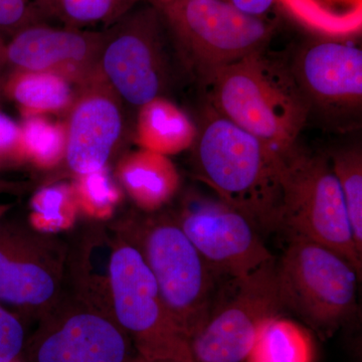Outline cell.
<instances>
[{
    "label": "cell",
    "mask_w": 362,
    "mask_h": 362,
    "mask_svg": "<svg viewBox=\"0 0 362 362\" xmlns=\"http://www.w3.org/2000/svg\"><path fill=\"white\" fill-rule=\"evenodd\" d=\"M112 317L137 356L148 361L194 362L189 339L162 300L153 274L133 242L118 243L109 257Z\"/></svg>",
    "instance_id": "obj_5"
},
{
    "label": "cell",
    "mask_w": 362,
    "mask_h": 362,
    "mask_svg": "<svg viewBox=\"0 0 362 362\" xmlns=\"http://www.w3.org/2000/svg\"><path fill=\"white\" fill-rule=\"evenodd\" d=\"M59 292V276L47 259L33 258L23 233L0 226V303L23 309L51 306Z\"/></svg>",
    "instance_id": "obj_15"
},
{
    "label": "cell",
    "mask_w": 362,
    "mask_h": 362,
    "mask_svg": "<svg viewBox=\"0 0 362 362\" xmlns=\"http://www.w3.org/2000/svg\"><path fill=\"white\" fill-rule=\"evenodd\" d=\"M331 166L339 183L350 226L362 252V156L358 149H342L333 154Z\"/></svg>",
    "instance_id": "obj_24"
},
{
    "label": "cell",
    "mask_w": 362,
    "mask_h": 362,
    "mask_svg": "<svg viewBox=\"0 0 362 362\" xmlns=\"http://www.w3.org/2000/svg\"><path fill=\"white\" fill-rule=\"evenodd\" d=\"M175 220L221 280L250 277L276 264L258 226L220 199H194Z\"/></svg>",
    "instance_id": "obj_10"
},
{
    "label": "cell",
    "mask_w": 362,
    "mask_h": 362,
    "mask_svg": "<svg viewBox=\"0 0 362 362\" xmlns=\"http://www.w3.org/2000/svg\"><path fill=\"white\" fill-rule=\"evenodd\" d=\"M6 185H4V182H1V181H0V190L4 189V188H6Z\"/></svg>",
    "instance_id": "obj_33"
},
{
    "label": "cell",
    "mask_w": 362,
    "mask_h": 362,
    "mask_svg": "<svg viewBox=\"0 0 362 362\" xmlns=\"http://www.w3.org/2000/svg\"><path fill=\"white\" fill-rule=\"evenodd\" d=\"M23 162L21 123L0 110V166Z\"/></svg>",
    "instance_id": "obj_27"
},
{
    "label": "cell",
    "mask_w": 362,
    "mask_h": 362,
    "mask_svg": "<svg viewBox=\"0 0 362 362\" xmlns=\"http://www.w3.org/2000/svg\"><path fill=\"white\" fill-rule=\"evenodd\" d=\"M131 341L111 314L94 308L52 313L28 344L30 362H129Z\"/></svg>",
    "instance_id": "obj_12"
},
{
    "label": "cell",
    "mask_w": 362,
    "mask_h": 362,
    "mask_svg": "<svg viewBox=\"0 0 362 362\" xmlns=\"http://www.w3.org/2000/svg\"><path fill=\"white\" fill-rule=\"evenodd\" d=\"M213 110L268 145L282 159L297 148L310 106L292 71L264 51L206 78Z\"/></svg>",
    "instance_id": "obj_2"
},
{
    "label": "cell",
    "mask_w": 362,
    "mask_h": 362,
    "mask_svg": "<svg viewBox=\"0 0 362 362\" xmlns=\"http://www.w3.org/2000/svg\"><path fill=\"white\" fill-rule=\"evenodd\" d=\"M129 362H176L171 361H148V359L143 358V357L139 356H136L132 357V359Z\"/></svg>",
    "instance_id": "obj_29"
},
{
    "label": "cell",
    "mask_w": 362,
    "mask_h": 362,
    "mask_svg": "<svg viewBox=\"0 0 362 362\" xmlns=\"http://www.w3.org/2000/svg\"><path fill=\"white\" fill-rule=\"evenodd\" d=\"M105 30L33 23L6 40L4 59L13 70L54 73L78 89L99 77Z\"/></svg>",
    "instance_id": "obj_11"
},
{
    "label": "cell",
    "mask_w": 362,
    "mask_h": 362,
    "mask_svg": "<svg viewBox=\"0 0 362 362\" xmlns=\"http://www.w3.org/2000/svg\"><path fill=\"white\" fill-rule=\"evenodd\" d=\"M21 149L25 162L40 169H52L65 161V122L49 117H30L21 123Z\"/></svg>",
    "instance_id": "obj_21"
},
{
    "label": "cell",
    "mask_w": 362,
    "mask_h": 362,
    "mask_svg": "<svg viewBox=\"0 0 362 362\" xmlns=\"http://www.w3.org/2000/svg\"><path fill=\"white\" fill-rule=\"evenodd\" d=\"M122 103L101 75L78 89L65 122V161L74 175L107 168L122 139Z\"/></svg>",
    "instance_id": "obj_13"
},
{
    "label": "cell",
    "mask_w": 362,
    "mask_h": 362,
    "mask_svg": "<svg viewBox=\"0 0 362 362\" xmlns=\"http://www.w3.org/2000/svg\"><path fill=\"white\" fill-rule=\"evenodd\" d=\"M49 1H52V0H39V1L37 2V8L40 6H45V4H47V2Z\"/></svg>",
    "instance_id": "obj_32"
},
{
    "label": "cell",
    "mask_w": 362,
    "mask_h": 362,
    "mask_svg": "<svg viewBox=\"0 0 362 362\" xmlns=\"http://www.w3.org/2000/svg\"><path fill=\"white\" fill-rule=\"evenodd\" d=\"M9 206H6V204H0V218L6 214V211H8Z\"/></svg>",
    "instance_id": "obj_30"
},
{
    "label": "cell",
    "mask_w": 362,
    "mask_h": 362,
    "mask_svg": "<svg viewBox=\"0 0 362 362\" xmlns=\"http://www.w3.org/2000/svg\"><path fill=\"white\" fill-rule=\"evenodd\" d=\"M42 18L32 0H0V37L9 39L26 26L40 23Z\"/></svg>",
    "instance_id": "obj_25"
},
{
    "label": "cell",
    "mask_w": 362,
    "mask_h": 362,
    "mask_svg": "<svg viewBox=\"0 0 362 362\" xmlns=\"http://www.w3.org/2000/svg\"><path fill=\"white\" fill-rule=\"evenodd\" d=\"M361 277L337 252L296 233H289L284 254L276 264L284 308L323 331L337 329L354 315Z\"/></svg>",
    "instance_id": "obj_4"
},
{
    "label": "cell",
    "mask_w": 362,
    "mask_h": 362,
    "mask_svg": "<svg viewBox=\"0 0 362 362\" xmlns=\"http://www.w3.org/2000/svg\"><path fill=\"white\" fill-rule=\"evenodd\" d=\"M116 175L124 192L147 213L165 206L180 185V173L168 156L141 148L122 157Z\"/></svg>",
    "instance_id": "obj_16"
},
{
    "label": "cell",
    "mask_w": 362,
    "mask_h": 362,
    "mask_svg": "<svg viewBox=\"0 0 362 362\" xmlns=\"http://www.w3.org/2000/svg\"><path fill=\"white\" fill-rule=\"evenodd\" d=\"M197 128L185 112L164 97L143 105L136 121L139 148L170 156L194 146Z\"/></svg>",
    "instance_id": "obj_17"
},
{
    "label": "cell",
    "mask_w": 362,
    "mask_h": 362,
    "mask_svg": "<svg viewBox=\"0 0 362 362\" xmlns=\"http://www.w3.org/2000/svg\"><path fill=\"white\" fill-rule=\"evenodd\" d=\"M78 211L73 185L57 183L33 194L30 223L40 233L63 232L75 225Z\"/></svg>",
    "instance_id": "obj_22"
},
{
    "label": "cell",
    "mask_w": 362,
    "mask_h": 362,
    "mask_svg": "<svg viewBox=\"0 0 362 362\" xmlns=\"http://www.w3.org/2000/svg\"><path fill=\"white\" fill-rule=\"evenodd\" d=\"M310 333L281 314L267 319L259 328L246 362H314Z\"/></svg>",
    "instance_id": "obj_19"
},
{
    "label": "cell",
    "mask_w": 362,
    "mask_h": 362,
    "mask_svg": "<svg viewBox=\"0 0 362 362\" xmlns=\"http://www.w3.org/2000/svg\"><path fill=\"white\" fill-rule=\"evenodd\" d=\"M281 183L280 228L337 252L361 275L362 252L331 162L296 148L283 162Z\"/></svg>",
    "instance_id": "obj_6"
},
{
    "label": "cell",
    "mask_w": 362,
    "mask_h": 362,
    "mask_svg": "<svg viewBox=\"0 0 362 362\" xmlns=\"http://www.w3.org/2000/svg\"><path fill=\"white\" fill-rule=\"evenodd\" d=\"M25 334L18 317L0 303V362H13L25 347Z\"/></svg>",
    "instance_id": "obj_26"
},
{
    "label": "cell",
    "mask_w": 362,
    "mask_h": 362,
    "mask_svg": "<svg viewBox=\"0 0 362 362\" xmlns=\"http://www.w3.org/2000/svg\"><path fill=\"white\" fill-rule=\"evenodd\" d=\"M4 45H6V40L0 37V71L6 65V59H4Z\"/></svg>",
    "instance_id": "obj_28"
},
{
    "label": "cell",
    "mask_w": 362,
    "mask_h": 362,
    "mask_svg": "<svg viewBox=\"0 0 362 362\" xmlns=\"http://www.w3.org/2000/svg\"><path fill=\"white\" fill-rule=\"evenodd\" d=\"M4 92L25 119L68 114L78 88L57 74L13 70L4 83Z\"/></svg>",
    "instance_id": "obj_18"
},
{
    "label": "cell",
    "mask_w": 362,
    "mask_h": 362,
    "mask_svg": "<svg viewBox=\"0 0 362 362\" xmlns=\"http://www.w3.org/2000/svg\"><path fill=\"white\" fill-rule=\"evenodd\" d=\"M194 164L199 180L258 228H280L284 159L263 141L213 110L197 128Z\"/></svg>",
    "instance_id": "obj_1"
},
{
    "label": "cell",
    "mask_w": 362,
    "mask_h": 362,
    "mask_svg": "<svg viewBox=\"0 0 362 362\" xmlns=\"http://www.w3.org/2000/svg\"><path fill=\"white\" fill-rule=\"evenodd\" d=\"M292 74L306 98L326 110L358 109L362 102V51L337 40H316L297 54Z\"/></svg>",
    "instance_id": "obj_14"
},
{
    "label": "cell",
    "mask_w": 362,
    "mask_h": 362,
    "mask_svg": "<svg viewBox=\"0 0 362 362\" xmlns=\"http://www.w3.org/2000/svg\"><path fill=\"white\" fill-rule=\"evenodd\" d=\"M163 23L158 7L147 4L105 30L99 73L121 101L140 108L163 97L169 81Z\"/></svg>",
    "instance_id": "obj_9"
},
{
    "label": "cell",
    "mask_w": 362,
    "mask_h": 362,
    "mask_svg": "<svg viewBox=\"0 0 362 362\" xmlns=\"http://www.w3.org/2000/svg\"><path fill=\"white\" fill-rule=\"evenodd\" d=\"M137 226L133 243L153 274L171 318L190 339L206 320L221 280L175 218H149Z\"/></svg>",
    "instance_id": "obj_7"
},
{
    "label": "cell",
    "mask_w": 362,
    "mask_h": 362,
    "mask_svg": "<svg viewBox=\"0 0 362 362\" xmlns=\"http://www.w3.org/2000/svg\"><path fill=\"white\" fill-rule=\"evenodd\" d=\"M13 362H16V361H13Z\"/></svg>",
    "instance_id": "obj_34"
},
{
    "label": "cell",
    "mask_w": 362,
    "mask_h": 362,
    "mask_svg": "<svg viewBox=\"0 0 362 362\" xmlns=\"http://www.w3.org/2000/svg\"><path fill=\"white\" fill-rule=\"evenodd\" d=\"M78 211L95 220H107L122 201V190L111 177L108 168L76 175L73 183Z\"/></svg>",
    "instance_id": "obj_23"
},
{
    "label": "cell",
    "mask_w": 362,
    "mask_h": 362,
    "mask_svg": "<svg viewBox=\"0 0 362 362\" xmlns=\"http://www.w3.org/2000/svg\"><path fill=\"white\" fill-rule=\"evenodd\" d=\"M276 264L250 277L221 281L206 320L189 339L194 362L246 361L259 328L284 308Z\"/></svg>",
    "instance_id": "obj_8"
},
{
    "label": "cell",
    "mask_w": 362,
    "mask_h": 362,
    "mask_svg": "<svg viewBox=\"0 0 362 362\" xmlns=\"http://www.w3.org/2000/svg\"><path fill=\"white\" fill-rule=\"evenodd\" d=\"M170 1L173 0H153V4H156V6H162Z\"/></svg>",
    "instance_id": "obj_31"
},
{
    "label": "cell",
    "mask_w": 362,
    "mask_h": 362,
    "mask_svg": "<svg viewBox=\"0 0 362 362\" xmlns=\"http://www.w3.org/2000/svg\"><path fill=\"white\" fill-rule=\"evenodd\" d=\"M157 7L181 58L204 80L264 51L276 28L265 16L243 13L228 0H173Z\"/></svg>",
    "instance_id": "obj_3"
},
{
    "label": "cell",
    "mask_w": 362,
    "mask_h": 362,
    "mask_svg": "<svg viewBox=\"0 0 362 362\" xmlns=\"http://www.w3.org/2000/svg\"><path fill=\"white\" fill-rule=\"evenodd\" d=\"M142 4H153V0H52L39 9L71 28H109Z\"/></svg>",
    "instance_id": "obj_20"
}]
</instances>
